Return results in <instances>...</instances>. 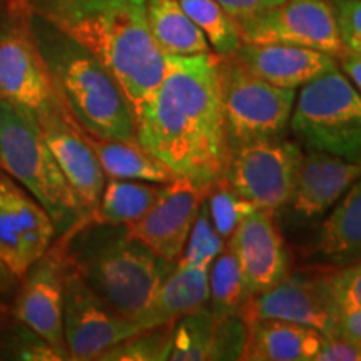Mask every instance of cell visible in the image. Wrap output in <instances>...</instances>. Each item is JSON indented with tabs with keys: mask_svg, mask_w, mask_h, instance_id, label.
Wrapping results in <instances>:
<instances>
[{
	"mask_svg": "<svg viewBox=\"0 0 361 361\" xmlns=\"http://www.w3.org/2000/svg\"><path fill=\"white\" fill-rule=\"evenodd\" d=\"M324 271L336 310L361 313V261L338 268H324Z\"/></svg>",
	"mask_w": 361,
	"mask_h": 361,
	"instance_id": "33",
	"label": "cell"
},
{
	"mask_svg": "<svg viewBox=\"0 0 361 361\" xmlns=\"http://www.w3.org/2000/svg\"><path fill=\"white\" fill-rule=\"evenodd\" d=\"M336 62L343 74L350 79V82L355 85V89L358 90L361 96V56L360 54L343 51L340 56L336 57Z\"/></svg>",
	"mask_w": 361,
	"mask_h": 361,
	"instance_id": "38",
	"label": "cell"
},
{
	"mask_svg": "<svg viewBox=\"0 0 361 361\" xmlns=\"http://www.w3.org/2000/svg\"><path fill=\"white\" fill-rule=\"evenodd\" d=\"M305 259L306 264L323 268L361 261V176L319 224L305 247Z\"/></svg>",
	"mask_w": 361,
	"mask_h": 361,
	"instance_id": "20",
	"label": "cell"
},
{
	"mask_svg": "<svg viewBox=\"0 0 361 361\" xmlns=\"http://www.w3.org/2000/svg\"><path fill=\"white\" fill-rule=\"evenodd\" d=\"M324 336L316 329L278 318L247 322L245 361H313Z\"/></svg>",
	"mask_w": 361,
	"mask_h": 361,
	"instance_id": "21",
	"label": "cell"
},
{
	"mask_svg": "<svg viewBox=\"0 0 361 361\" xmlns=\"http://www.w3.org/2000/svg\"><path fill=\"white\" fill-rule=\"evenodd\" d=\"M174 323L126 338L99 356L101 361H166L173 345Z\"/></svg>",
	"mask_w": 361,
	"mask_h": 361,
	"instance_id": "29",
	"label": "cell"
},
{
	"mask_svg": "<svg viewBox=\"0 0 361 361\" xmlns=\"http://www.w3.org/2000/svg\"><path fill=\"white\" fill-rule=\"evenodd\" d=\"M250 300L234 252L226 245L209 266V305L216 319L239 314Z\"/></svg>",
	"mask_w": 361,
	"mask_h": 361,
	"instance_id": "27",
	"label": "cell"
},
{
	"mask_svg": "<svg viewBox=\"0 0 361 361\" xmlns=\"http://www.w3.org/2000/svg\"><path fill=\"white\" fill-rule=\"evenodd\" d=\"M35 13L64 30L114 75L134 114L164 78L146 17V0H29Z\"/></svg>",
	"mask_w": 361,
	"mask_h": 361,
	"instance_id": "2",
	"label": "cell"
},
{
	"mask_svg": "<svg viewBox=\"0 0 361 361\" xmlns=\"http://www.w3.org/2000/svg\"><path fill=\"white\" fill-rule=\"evenodd\" d=\"M152 39L164 56H196L213 52L204 34L189 19L178 0H146Z\"/></svg>",
	"mask_w": 361,
	"mask_h": 361,
	"instance_id": "23",
	"label": "cell"
},
{
	"mask_svg": "<svg viewBox=\"0 0 361 361\" xmlns=\"http://www.w3.org/2000/svg\"><path fill=\"white\" fill-rule=\"evenodd\" d=\"M335 336L346 338L361 345V313L356 311H338Z\"/></svg>",
	"mask_w": 361,
	"mask_h": 361,
	"instance_id": "37",
	"label": "cell"
},
{
	"mask_svg": "<svg viewBox=\"0 0 361 361\" xmlns=\"http://www.w3.org/2000/svg\"><path fill=\"white\" fill-rule=\"evenodd\" d=\"M226 245L236 256L250 298L274 288L293 269L291 251L271 211H247Z\"/></svg>",
	"mask_w": 361,
	"mask_h": 361,
	"instance_id": "15",
	"label": "cell"
},
{
	"mask_svg": "<svg viewBox=\"0 0 361 361\" xmlns=\"http://www.w3.org/2000/svg\"><path fill=\"white\" fill-rule=\"evenodd\" d=\"M216 318L209 305L192 311L174 323L171 361H202L207 358Z\"/></svg>",
	"mask_w": 361,
	"mask_h": 361,
	"instance_id": "28",
	"label": "cell"
},
{
	"mask_svg": "<svg viewBox=\"0 0 361 361\" xmlns=\"http://www.w3.org/2000/svg\"><path fill=\"white\" fill-rule=\"evenodd\" d=\"M229 57L236 59L266 82L293 90L301 89L338 66L336 57L326 52L286 44L243 42Z\"/></svg>",
	"mask_w": 361,
	"mask_h": 361,
	"instance_id": "19",
	"label": "cell"
},
{
	"mask_svg": "<svg viewBox=\"0 0 361 361\" xmlns=\"http://www.w3.org/2000/svg\"><path fill=\"white\" fill-rule=\"evenodd\" d=\"M313 361H361V345L341 336L324 338Z\"/></svg>",
	"mask_w": 361,
	"mask_h": 361,
	"instance_id": "35",
	"label": "cell"
},
{
	"mask_svg": "<svg viewBox=\"0 0 361 361\" xmlns=\"http://www.w3.org/2000/svg\"><path fill=\"white\" fill-rule=\"evenodd\" d=\"M66 271L67 238L62 234L27 271V279L16 303V318L44 338L61 360H69L62 324Z\"/></svg>",
	"mask_w": 361,
	"mask_h": 361,
	"instance_id": "14",
	"label": "cell"
},
{
	"mask_svg": "<svg viewBox=\"0 0 361 361\" xmlns=\"http://www.w3.org/2000/svg\"><path fill=\"white\" fill-rule=\"evenodd\" d=\"M32 35L54 92L84 130L137 144L135 114L114 75L84 45L32 11Z\"/></svg>",
	"mask_w": 361,
	"mask_h": 361,
	"instance_id": "4",
	"label": "cell"
},
{
	"mask_svg": "<svg viewBox=\"0 0 361 361\" xmlns=\"http://www.w3.org/2000/svg\"><path fill=\"white\" fill-rule=\"evenodd\" d=\"M64 343L69 360H97L111 346L144 331L135 319L116 313L67 263L64 281Z\"/></svg>",
	"mask_w": 361,
	"mask_h": 361,
	"instance_id": "10",
	"label": "cell"
},
{
	"mask_svg": "<svg viewBox=\"0 0 361 361\" xmlns=\"http://www.w3.org/2000/svg\"><path fill=\"white\" fill-rule=\"evenodd\" d=\"M162 184L146 180L106 179L92 219L104 224L128 226L139 221L154 204Z\"/></svg>",
	"mask_w": 361,
	"mask_h": 361,
	"instance_id": "25",
	"label": "cell"
},
{
	"mask_svg": "<svg viewBox=\"0 0 361 361\" xmlns=\"http://www.w3.org/2000/svg\"><path fill=\"white\" fill-rule=\"evenodd\" d=\"M137 142L178 178L202 189L224 178L229 159L219 56H166V72L135 112Z\"/></svg>",
	"mask_w": 361,
	"mask_h": 361,
	"instance_id": "1",
	"label": "cell"
},
{
	"mask_svg": "<svg viewBox=\"0 0 361 361\" xmlns=\"http://www.w3.org/2000/svg\"><path fill=\"white\" fill-rule=\"evenodd\" d=\"M204 197L206 189L176 176L162 184L151 209L128 224V233L157 256L178 263Z\"/></svg>",
	"mask_w": 361,
	"mask_h": 361,
	"instance_id": "17",
	"label": "cell"
},
{
	"mask_svg": "<svg viewBox=\"0 0 361 361\" xmlns=\"http://www.w3.org/2000/svg\"><path fill=\"white\" fill-rule=\"evenodd\" d=\"M56 236L47 209L11 176L0 173V263L7 273L24 278Z\"/></svg>",
	"mask_w": 361,
	"mask_h": 361,
	"instance_id": "13",
	"label": "cell"
},
{
	"mask_svg": "<svg viewBox=\"0 0 361 361\" xmlns=\"http://www.w3.org/2000/svg\"><path fill=\"white\" fill-rule=\"evenodd\" d=\"M35 116L62 174L69 180L85 209L92 214L106 186V174L85 141L82 129L57 96L35 111Z\"/></svg>",
	"mask_w": 361,
	"mask_h": 361,
	"instance_id": "16",
	"label": "cell"
},
{
	"mask_svg": "<svg viewBox=\"0 0 361 361\" xmlns=\"http://www.w3.org/2000/svg\"><path fill=\"white\" fill-rule=\"evenodd\" d=\"M303 151L279 137L256 139L229 151L224 179L243 200L276 213L290 201Z\"/></svg>",
	"mask_w": 361,
	"mask_h": 361,
	"instance_id": "8",
	"label": "cell"
},
{
	"mask_svg": "<svg viewBox=\"0 0 361 361\" xmlns=\"http://www.w3.org/2000/svg\"><path fill=\"white\" fill-rule=\"evenodd\" d=\"M183 11L204 34L211 51L219 57H229L243 44L238 22L221 7L218 0H178Z\"/></svg>",
	"mask_w": 361,
	"mask_h": 361,
	"instance_id": "26",
	"label": "cell"
},
{
	"mask_svg": "<svg viewBox=\"0 0 361 361\" xmlns=\"http://www.w3.org/2000/svg\"><path fill=\"white\" fill-rule=\"evenodd\" d=\"M30 19L29 0H6L0 12V97L35 112L56 92Z\"/></svg>",
	"mask_w": 361,
	"mask_h": 361,
	"instance_id": "9",
	"label": "cell"
},
{
	"mask_svg": "<svg viewBox=\"0 0 361 361\" xmlns=\"http://www.w3.org/2000/svg\"><path fill=\"white\" fill-rule=\"evenodd\" d=\"M218 2L238 22L268 11V8L278 6L284 0H218Z\"/></svg>",
	"mask_w": 361,
	"mask_h": 361,
	"instance_id": "36",
	"label": "cell"
},
{
	"mask_svg": "<svg viewBox=\"0 0 361 361\" xmlns=\"http://www.w3.org/2000/svg\"><path fill=\"white\" fill-rule=\"evenodd\" d=\"M343 51L361 56V0H329Z\"/></svg>",
	"mask_w": 361,
	"mask_h": 361,
	"instance_id": "34",
	"label": "cell"
},
{
	"mask_svg": "<svg viewBox=\"0 0 361 361\" xmlns=\"http://www.w3.org/2000/svg\"><path fill=\"white\" fill-rule=\"evenodd\" d=\"M82 134L96 154L106 179L146 180V183L166 184L176 178L162 162L152 157L137 144L97 137L84 129Z\"/></svg>",
	"mask_w": 361,
	"mask_h": 361,
	"instance_id": "24",
	"label": "cell"
},
{
	"mask_svg": "<svg viewBox=\"0 0 361 361\" xmlns=\"http://www.w3.org/2000/svg\"><path fill=\"white\" fill-rule=\"evenodd\" d=\"M361 176V164L326 152H303L288 207L296 216L316 219L326 214Z\"/></svg>",
	"mask_w": 361,
	"mask_h": 361,
	"instance_id": "18",
	"label": "cell"
},
{
	"mask_svg": "<svg viewBox=\"0 0 361 361\" xmlns=\"http://www.w3.org/2000/svg\"><path fill=\"white\" fill-rule=\"evenodd\" d=\"M209 301V268L176 266L137 318L144 329L176 323Z\"/></svg>",
	"mask_w": 361,
	"mask_h": 361,
	"instance_id": "22",
	"label": "cell"
},
{
	"mask_svg": "<svg viewBox=\"0 0 361 361\" xmlns=\"http://www.w3.org/2000/svg\"><path fill=\"white\" fill-rule=\"evenodd\" d=\"M246 340L247 323L243 319L241 314H229L216 319L206 360H241Z\"/></svg>",
	"mask_w": 361,
	"mask_h": 361,
	"instance_id": "32",
	"label": "cell"
},
{
	"mask_svg": "<svg viewBox=\"0 0 361 361\" xmlns=\"http://www.w3.org/2000/svg\"><path fill=\"white\" fill-rule=\"evenodd\" d=\"M64 234L71 268L104 303L135 322L178 266L130 236L128 226L97 223L92 216Z\"/></svg>",
	"mask_w": 361,
	"mask_h": 361,
	"instance_id": "3",
	"label": "cell"
},
{
	"mask_svg": "<svg viewBox=\"0 0 361 361\" xmlns=\"http://www.w3.org/2000/svg\"><path fill=\"white\" fill-rule=\"evenodd\" d=\"M219 82L229 151L286 130L298 90L266 82L234 57H219Z\"/></svg>",
	"mask_w": 361,
	"mask_h": 361,
	"instance_id": "7",
	"label": "cell"
},
{
	"mask_svg": "<svg viewBox=\"0 0 361 361\" xmlns=\"http://www.w3.org/2000/svg\"><path fill=\"white\" fill-rule=\"evenodd\" d=\"M247 44H286L338 57L343 45L329 0H284L268 11L238 20Z\"/></svg>",
	"mask_w": 361,
	"mask_h": 361,
	"instance_id": "11",
	"label": "cell"
},
{
	"mask_svg": "<svg viewBox=\"0 0 361 361\" xmlns=\"http://www.w3.org/2000/svg\"><path fill=\"white\" fill-rule=\"evenodd\" d=\"M0 168L51 214L57 234L89 218L62 174L34 111L0 97Z\"/></svg>",
	"mask_w": 361,
	"mask_h": 361,
	"instance_id": "5",
	"label": "cell"
},
{
	"mask_svg": "<svg viewBox=\"0 0 361 361\" xmlns=\"http://www.w3.org/2000/svg\"><path fill=\"white\" fill-rule=\"evenodd\" d=\"M239 314L245 322L256 318H278L305 324L324 338L335 336L338 310L333 303L323 266H310L288 274L271 290L250 298Z\"/></svg>",
	"mask_w": 361,
	"mask_h": 361,
	"instance_id": "12",
	"label": "cell"
},
{
	"mask_svg": "<svg viewBox=\"0 0 361 361\" xmlns=\"http://www.w3.org/2000/svg\"><path fill=\"white\" fill-rule=\"evenodd\" d=\"M7 276H11V274L7 273V269L4 268V264H2V263H0V283H2L4 279H6Z\"/></svg>",
	"mask_w": 361,
	"mask_h": 361,
	"instance_id": "39",
	"label": "cell"
},
{
	"mask_svg": "<svg viewBox=\"0 0 361 361\" xmlns=\"http://www.w3.org/2000/svg\"><path fill=\"white\" fill-rule=\"evenodd\" d=\"M226 241L219 236L216 228L211 223L206 202H202L200 213L194 221L191 234H189L183 255L178 261V266L186 268H209L211 263L221 251L224 250Z\"/></svg>",
	"mask_w": 361,
	"mask_h": 361,
	"instance_id": "31",
	"label": "cell"
},
{
	"mask_svg": "<svg viewBox=\"0 0 361 361\" xmlns=\"http://www.w3.org/2000/svg\"><path fill=\"white\" fill-rule=\"evenodd\" d=\"M204 202L211 223L226 243L229 241L243 216L255 207L246 200H243L224 178L206 189Z\"/></svg>",
	"mask_w": 361,
	"mask_h": 361,
	"instance_id": "30",
	"label": "cell"
},
{
	"mask_svg": "<svg viewBox=\"0 0 361 361\" xmlns=\"http://www.w3.org/2000/svg\"><path fill=\"white\" fill-rule=\"evenodd\" d=\"M290 126L308 149L361 164V96L338 66L300 89Z\"/></svg>",
	"mask_w": 361,
	"mask_h": 361,
	"instance_id": "6",
	"label": "cell"
}]
</instances>
